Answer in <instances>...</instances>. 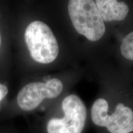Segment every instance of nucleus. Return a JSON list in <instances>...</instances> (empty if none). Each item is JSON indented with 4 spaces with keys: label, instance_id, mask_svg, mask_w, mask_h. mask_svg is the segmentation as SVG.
Wrapping results in <instances>:
<instances>
[{
    "label": "nucleus",
    "instance_id": "f257e3e1",
    "mask_svg": "<svg viewBox=\"0 0 133 133\" xmlns=\"http://www.w3.org/2000/svg\"><path fill=\"white\" fill-rule=\"evenodd\" d=\"M68 12L74 29L88 40L95 42L105 33V25L95 1L92 0H70Z\"/></svg>",
    "mask_w": 133,
    "mask_h": 133
},
{
    "label": "nucleus",
    "instance_id": "f03ea898",
    "mask_svg": "<svg viewBox=\"0 0 133 133\" xmlns=\"http://www.w3.org/2000/svg\"><path fill=\"white\" fill-rule=\"evenodd\" d=\"M24 37L31 57L36 62L48 64L57 59L59 44L52 30L44 22H31L26 26Z\"/></svg>",
    "mask_w": 133,
    "mask_h": 133
},
{
    "label": "nucleus",
    "instance_id": "7ed1b4c3",
    "mask_svg": "<svg viewBox=\"0 0 133 133\" xmlns=\"http://www.w3.org/2000/svg\"><path fill=\"white\" fill-rule=\"evenodd\" d=\"M62 114L48 119L46 133H83L88 118L87 109L78 96L71 94L61 104Z\"/></svg>",
    "mask_w": 133,
    "mask_h": 133
},
{
    "label": "nucleus",
    "instance_id": "20e7f679",
    "mask_svg": "<svg viewBox=\"0 0 133 133\" xmlns=\"http://www.w3.org/2000/svg\"><path fill=\"white\" fill-rule=\"evenodd\" d=\"M64 88L61 80L52 78L46 82H32L24 86L18 93L17 102L20 109L25 112L35 110L44 99L57 97Z\"/></svg>",
    "mask_w": 133,
    "mask_h": 133
},
{
    "label": "nucleus",
    "instance_id": "39448f33",
    "mask_svg": "<svg viewBox=\"0 0 133 133\" xmlns=\"http://www.w3.org/2000/svg\"><path fill=\"white\" fill-rule=\"evenodd\" d=\"M95 3L104 22L123 21L129 11L128 4L123 1L96 0Z\"/></svg>",
    "mask_w": 133,
    "mask_h": 133
},
{
    "label": "nucleus",
    "instance_id": "423d86ee",
    "mask_svg": "<svg viewBox=\"0 0 133 133\" xmlns=\"http://www.w3.org/2000/svg\"><path fill=\"white\" fill-rule=\"evenodd\" d=\"M109 110V104L106 99L99 98L93 103L91 109V120L94 126L102 128L105 118Z\"/></svg>",
    "mask_w": 133,
    "mask_h": 133
},
{
    "label": "nucleus",
    "instance_id": "0eeeda50",
    "mask_svg": "<svg viewBox=\"0 0 133 133\" xmlns=\"http://www.w3.org/2000/svg\"><path fill=\"white\" fill-rule=\"evenodd\" d=\"M120 51L124 58L133 61V31L123 38L120 46Z\"/></svg>",
    "mask_w": 133,
    "mask_h": 133
},
{
    "label": "nucleus",
    "instance_id": "6e6552de",
    "mask_svg": "<svg viewBox=\"0 0 133 133\" xmlns=\"http://www.w3.org/2000/svg\"><path fill=\"white\" fill-rule=\"evenodd\" d=\"M9 92L7 86L0 83V102L4 99Z\"/></svg>",
    "mask_w": 133,
    "mask_h": 133
},
{
    "label": "nucleus",
    "instance_id": "1a4fd4ad",
    "mask_svg": "<svg viewBox=\"0 0 133 133\" xmlns=\"http://www.w3.org/2000/svg\"><path fill=\"white\" fill-rule=\"evenodd\" d=\"M1 33H0V47H1Z\"/></svg>",
    "mask_w": 133,
    "mask_h": 133
}]
</instances>
